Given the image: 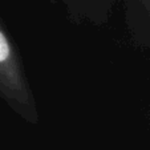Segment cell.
Returning a JSON list of instances; mask_svg holds the SVG:
<instances>
[{
  "label": "cell",
  "instance_id": "obj_1",
  "mask_svg": "<svg viewBox=\"0 0 150 150\" xmlns=\"http://www.w3.org/2000/svg\"><path fill=\"white\" fill-rule=\"evenodd\" d=\"M0 97L29 122H37L36 102L23 61L11 36L0 21Z\"/></svg>",
  "mask_w": 150,
  "mask_h": 150
},
{
  "label": "cell",
  "instance_id": "obj_2",
  "mask_svg": "<svg viewBox=\"0 0 150 150\" xmlns=\"http://www.w3.org/2000/svg\"><path fill=\"white\" fill-rule=\"evenodd\" d=\"M60 3L76 20L104 23L108 19L114 0H52Z\"/></svg>",
  "mask_w": 150,
  "mask_h": 150
},
{
  "label": "cell",
  "instance_id": "obj_3",
  "mask_svg": "<svg viewBox=\"0 0 150 150\" xmlns=\"http://www.w3.org/2000/svg\"><path fill=\"white\" fill-rule=\"evenodd\" d=\"M126 23L139 42L150 45V0H124Z\"/></svg>",
  "mask_w": 150,
  "mask_h": 150
}]
</instances>
